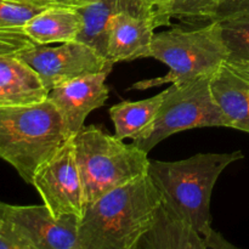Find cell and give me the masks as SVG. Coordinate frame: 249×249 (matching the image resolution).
<instances>
[{"instance_id": "d4e9b609", "label": "cell", "mask_w": 249, "mask_h": 249, "mask_svg": "<svg viewBox=\"0 0 249 249\" xmlns=\"http://www.w3.org/2000/svg\"><path fill=\"white\" fill-rule=\"evenodd\" d=\"M87 0H53V2L57 6H68V7H77L79 5L84 4Z\"/></svg>"}, {"instance_id": "44dd1931", "label": "cell", "mask_w": 249, "mask_h": 249, "mask_svg": "<svg viewBox=\"0 0 249 249\" xmlns=\"http://www.w3.org/2000/svg\"><path fill=\"white\" fill-rule=\"evenodd\" d=\"M32 44L34 41L24 33L23 27L0 29V55H15Z\"/></svg>"}, {"instance_id": "603a6c76", "label": "cell", "mask_w": 249, "mask_h": 249, "mask_svg": "<svg viewBox=\"0 0 249 249\" xmlns=\"http://www.w3.org/2000/svg\"><path fill=\"white\" fill-rule=\"evenodd\" d=\"M0 249H22L9 225L0 218Z\"/></svg>"}, {"instance_id": "9a60e30c", "label": "cell", "mask_w": 249, "mask_h": 249, "mask_svg": "<svg viewBox=\"0 0 249 249\" xmlns=\"http://www.w3.org/2000/svg\"><path fill=\"white\" fill-rule=\"evenodd\" d=\"M49 90L39 75L15 55H0V106L46 100Z\"/></svg>"}, {"instance_id": "52a82bcc", "label": "cell", "mask_w": 249, "mask_h": 249, "mask_svg": "<svg viewBox=\"0 0 249 249\" xmlns=\"http://www.w3.org/2000/svg\"><path fill=\"white\" fill-rule=\"evenodd\" d=\"M15 56L39 75L49 91L68 80L104 71L111 72L113 68V63L77 39L57 46L34 43Z\"/></svg>"}, {"instance_id": "5b68a950", "label": "cell", "mask_w": 249, "mask_h": 249, "mask_svg": "<svg viewBox=\"0 0 249 249\" xmlns=\"http://www.w3.org/2000/svg\"><path fill=\"white\" fill-rule=\"evenodd\" d=\"M150 57L157 58L169 67L164 77L135 83L131 89L145 90L170 83L189 82L212 77L228 60V50L221 38L218 21L194 29L174 27L155 34Z\"/></svg>"}, {"instance_id": "ba28073f", "label": "cell", "mask_w": 249, "mask_h": 249, "mask_svg": "<svg viewBox=\"0 0 249 249\" xmlns=\"http://www.w3.org/2000/svg\"><path fill=\"white\" fill-rule=\"evenodd\" d=\"M0 218L22 249H82L77 215L55 218L45 204L15 206L0 202Z\"/></svg>"}, {"instance_id": "e0dca14e", "label": "cell", "mask_w": 249, "mask_h": 249, "mask_svg": "<svg viewBox=\"0 0 249 249\" xmlns=\"http://www.w3.org/2000/svg\"><path fill=\"white\" fill-rule=\"evenodd\" d=\"M168 89L150 99L141 101H123L109 108V117L114 125V135L125 140L139 141L146 135L158 113Z\"/></svg>"}, {"instance_id": "7402d4cb", "label": "cell", "mask_w": 249, "mask_h": 249, "mask_svg": "<svg viewBox=\"0 0 249 249\" xmlns=\"http://www.w3.org/2000/svg\"><path fill=\"white\" fill-rule=\"evenodd\" d=\"M249 12V0H221L212 21Z\"/></svg>"}, {"instance_id": "d6986e66", "label": "cell", "mask_w": 249, "mask_h": 249, "mask_svg": "<svg viewBox=\"0 0 249 249\" xmlns=\"http://www.w3.org/2000/svg\"><path fill=\"white\" fill-rule=\"evenodd\" d=\"M221 0H165L158 11L160 26H170L172 18L187 23L211 22Z\"/></svg>"}, {"instance_id": "5bb4252c", "label": "cell", "mask_w": 249, "mask_h": 249, "mask_svg": "<svg viewBox=\"0 0 249 249\" xmlns=\"http://www.w3.org/2000/svg\"><path fill=\"white\" fill-rule=\"evenodd\" d=\"M211 89L230 128L249 134V82L225 63L211 77Z\"/></svg>"}, {"instance_id": "30bf717a", "label": "cell", "mask_w": 249, "mask_h": 249, "mask_svg": "<svg viewBox=\"0 0 249 249\" xmlns=\"http://www.w3.org/2000/svg\"><path fill=\"white\" fill-rule=\"evenodd\" d=\"M109 71L83 75L68 80L49 91V99L62 116L71 136L75 135L84 126L89 113L102 107L108 99L106 79Z\"/></svg>"}, {"instance_id": "2e32d148", "label": "cell", "mask_w": 249, "mask_h": 249, "mask_svg": "<svg viewBox=\"0 0 249 249\" xmlns=\"http://www.w3.org/2000/svg\"><path fill=\"white\" fill-rule=\"evenodd\" d=\"M83 27L82 15L75 7L50 6L36 15L23 26L34 43L51 45L75 40Z\"/></svg>"}, {"instance_id": "9c48e42d", "label": "cell", "mask_w": 249, "mask_h": 249, "mask_svg": "<svg viewBox=\"0 0 249 249\" xmlns=\"http://www.w3.org/2000/svg\"><path fill=\"white\" fill-rule=\"evenodd\" d=\"M32 185L55 218L63 215L83 218L87 201L73 136L36 169Z\"/></svg>"}, {"instance_id": "4fadbf2b", "label": "cell", "mask_w": 249, "mask_h": 249, "mask_svg": "<svg viewBox=\"0 0 249 249\" xmlns=\"http://www.w3.org/2000/svg\"><path fill=\"white\" fill-rule=\"evenodd\" d=\"M136 249H215L213 242L165 201H160L155 220Z\"/></svg>"}, {"instance_id": "484cf974", "label": "cell", "mask_w": 249, "mask_h": 249, "mask_svg": "<svg viewBox=\"0 0 249 249\" xmlns=\"http://www.w3.org/2000/svg\"><path fill=\"white\" fill-rule=\"evenodd\" d=\"M229 67H231V66H229ZM231 68H232L236 73H238L241 77L245 78L247 82H249V66H245V67H231Z\"/></svg>"}, {"instance_id": "ffe728a7", "label": "cell", "mask_w": 249, "mask_h": 249, "mask_svg": "<svg viewBox=\"0 0 249 249\" xmlns=\"http://www.w3.org/2000/svg\"><path fill=\"white\" fill-rule=\"evenodd\" d=\"M46 7L23 4L12 0H0V29L23 27L36 15Z\"/></svg>"}, {"instance_id": "7c38bea8", "label": "cell", "mask_w": 249, "mask_h": 249, "mask_svg": "<svg viewBox=\"0 0 249 249\" xmlns=\"http://www.w3.org/2000/svg\"><path fill=\"white\" fill-rule=\"evenodd\" d=\"M155 19L129 11L114 15L109 21L107 36V60L116 65L122 61L150 57Z\"/></svg>"}, {"instance_id": "6da1fadb", "label": "cell", "mask_w": 249, "mask_h": 249, "mask_svg": "<svg viewBox=\"0 0 249 249\" xmlns=\"http://www.w3.org/2000/svg\"><path fill=\"white\" fill-rule=\"evenodd\" d=\"M162 201L147 174L121 185L88 204L79 219L82 249H136Z\"/></svg>"}, {"instance_id": "8fae6325", "label": "cell", "mask_w": 249, "mask_h": 249, "mask_svg": "<svg viewBox=\"0 0 249 249\" xmlns=\"http://www.w3.org/2000/svg\"><path fill=\"white\" fill-rule=\"evenodd\" d=\"M75 9L83 18L82 31L77 40L91 46L105 58H107L109 21L114 15L123 11L133 12L155 19L157 27H160L155 7L146 0H87Z\"/></svg>"}, {"instance_id": "8992f818", "label": "cell", "mask_w": 249, "mask_h": 249, "mask_svg": "<svg viewBox=\"0 0 249 249\" xmlns=\"http://www.w3.org/2000/svg\"><path fill=\"white\" fill-rule=\"evenodd\" d=\"M203 126L230 128L213 96L211 77L170 85L151 128L141 140L133 142L148 153L170 135Z\"/></svg>"}, {"instance_id": "277c9868", "label": "cell", "mask_w": 249, "mask_h": 249, "mask_svg": "<svg viewBox=\"0 0 249 249\" xmlns=\"http://www.w3.org/2000/svg\"><path fill=\"white\" fill-rule=\"evenodd\" d=\"M73 141L87 206L106 192L148 173L147 152L99 126H83L73 135Z\"/></svg>"}, {"instance_id": "7a4b0ae2", "label": "cell", "mask_w": 249, "mask_h": 249, "mask_svg": "<svg viewBox=\"0 0 249 249\" xmlns=\"http://www.w3.org/2000/svg\"><path fill=\"white\" fill-rule=\"evenodd\" d=\"M241 151L197 153L175 162L150 160L148 175L160 190L163 201L187 219L197 231L212 241L215 249H235L212 226L211 201L221 173L243 160Z\"/></svg>"}, {"instance_id": "cb8c5ba5", "label": "cell", "mask_w": 249, "mask_h": 249, "mask_svg": "<svg viewBox=\"0 0 249 249\" xmlns=\"http://www.w3.org/2000/svg\"><path fill=\"white\" fill-rule=\"evenodd\" d=\"M12 1L23 2V4H31V5H36V6H44V7L56 6V5L53 2V0H12Z\"/></svg>"}, {"instance_id": "4316f807", "label": "cell", "mask_w": 249, "mask_h": 249, "mask_svg": "<svg viewBox=\"0 0 249 249\" xmlns=\"http://www.w3.org/2000/svg\"><path fill=\"white\" fill-rule=\"evenodd\" d=\"M146 1H147L148 4H151L153 7H155L156 12H157V18H158V11H160V9L162 7V5L164 4L165 0H146ZM158 22H160V19H158Z\"/></svg>"}, {"instance_id": "3957f363", "label": "cell", "mask_w": 249, "mask_h": 249, "mask_svg": "<svg viewBox=\"0 0 249 249\" xmlns=\"http://www.w3.org/2000/svg\"><path fill=\"white\" fill-rule=\"evenodd\" d=\"M71 138L51 100L0 106V158L32 185L36 169Z\"/></svg>"}, {"instance_id": "ac0fdd59", "label": "cell", "mask_w": 249, "mask_h": 249, "mask_svg": "<svg viewBox=\"0 0 249 249\" xmlns=\"http://www.w3.org/2000/svg\"><path fill=\"white\" fill-rule=\"evenodd\" d=\"M221 38L228 50L226 65L249 66V12L218 19Z\"/></svg>"}]
</instances>
